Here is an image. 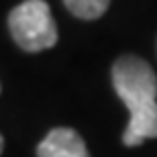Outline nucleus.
<instances>
[{
    "label": "nucleus",
    "instance_id": "1",
    "mask_svg": "<svg viewBox=\"0 0 157 157\" xmlns=\"http://www.w3.org/2000/svg\"><path fill=\"white\" fill-rule=\"evenodd\" d=\"M112 86L128 108V124L122 133L127 147L157 139V76L145 59L122 55L112 65Z\"/></svg>",
    "mask_w": 157,
    "mask_h": 157
},
{
    "label": "nucleus",
    "instance_id": "2",
    "mask_svg": "<svg viewBox=\"0 0 157 157\" xmlns=\"http://www.w3.org/2000/svg\"><path fill=\"white\" fill-rule=\"evenodd\" d=\"M8 29L21 49L37 53L57 43V25L45 0H25L8 14Z\"/></svg>",
    "mask_w": 157,
    "mask_h": 157
},
{
    "label": "nucleus",
    "instance_id": "3",
    "mask_svg": "<svg viewBox=\"0 0 157 157\" xmlns=\"http://www.w3.org/2000/svg\"><path fill=\"white\" fill-rule=\"evenodd\" d=\"M37 157H90L88 147L74 128H53L37 147Z\"/></svg>",
    "mask_w": 157,
    "mask_h": 157
},
{
    "label": "nucleus",
    "instance_id": "4",
    "mask_svg": "<svg viewBox=\"0 0 157 157\" xmlns=\"http://www.w3.org/2000/svg\"><path fill=\"white\" fill-rule=\"evenodd\" d=\"M63 4L74 17L84 18V21H94L108 10L110 0H63Z\"/></svg>",
    "mask_w": 157,
    "mask_h": 157
},
{
    "label": "nucleus",
    "instance_id": "5",
    "mask_svg": "<svg viewBox=\"0 0 157 157\" xmlns=\"http://www.w3.org/2000/svg\"><path fill=\"white\" fill-rule=\"evenodd\" d=\"M2 149H4V139H2V135H0V153H2Z\"/></svg>",
    "mask_w": 157,
    "mask_h": 157
}]
</instances>
